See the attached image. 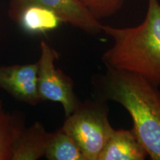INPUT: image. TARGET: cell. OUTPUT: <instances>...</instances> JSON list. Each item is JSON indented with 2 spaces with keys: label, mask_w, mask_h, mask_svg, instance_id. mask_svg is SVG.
<instances>
[{
  "label": "cell",
  "mask_w": 160,
  "mask_h": 160,
  "mask_svg": "<svg viewBox=\"0 0 160 160\" xmlns=\"http://www.w3.org/2000/svg\"><path fill=\"white\" fill-rule=\"evenodd\" d=\"M25 128L22 117L6 111L0 100V160H11L13 143Z\"/></svg>",
  "instance_id": "cell-10"
},
{
  "label": "cell",
  "mask_w": 160,
  "mask_h": 160,
  "mask_svg": "<svg viewBox=\"0 0 160 160\" xmlns=\"http://www.w3.org/2000/svg\"><path fill=\"white\" fill-rule=\"evenodd\" d=\"M59 53L45 41L40 42L38 62V91L41 101L62 105L65 117L77 108L80 102L75 94L73 83L68 76L55 65Z\"/></svg>",
  "instance_id": "cell-4"
},
{
  "label": "cell",
  "mask_w": 160,
  "mask_h": 160,
  "mask_svg": "<svg viewBox=\"0 0 160 160\" xmlns=\"http://www.w3.org/2000/svg\"><path fill=\"white\" fill-rule=\"evenodd\" d=\"M147 157L133 130L113 128L98 160H144Z\"/></svg>",
  "instance_id": "cell-8"
},
{
  "label": "cell",
  "mask_w": 160,
  "mask_h": 160,
  "mask_svg": "<svg viewBox=\"0 0 160 160\" xmlns=\"http://www.w3.org/2000/svg\"><path fill=\"white\" fill-rule=\"evenodd\" d=\"M62 128L78 145L85 160H98L113 130L102 99L79 102Z\"/></svg>",
  "instance_id": "cell-3"
},
{
  "label": "cell",
  "mask_w": 160,
  "mask_h": 160,
  "mask_svg": "<svg viewBox=\"0 0 160 160\" xmlns=\"http://www.w3.org/2000/svg\"><path fill=\"white\" fill-rule=\"evenodd\" d=\"M101 98L122 105L133 130L152 160H160V91L145 78L107 68L96 84Z\"/></svg>",
  "instance_id": "cell-1"
},
{
  "label": "cell",
  "mask_w": 160,
  "mask_h": 160,
  "mask_svg": "<svg viewBox=\"0 0 160 160\" xmlns=\"http://www.w3.org/2000/svg\"><path fill=\"white\" fill-rule=\"evenodd\" d=\"M0 88L17 101L37 105L41 101L38 91V62L0 65Z\"/></svg>",
  "instance_id": "cell-5"
},
{
  "label": "cell",
  "mask_w": 160,
  "mask_h": 160,
  "mask_svg": "<svg viewBox=\"0 0 160 160\" xmlns=\"http://www.w3.org/2000/svg\"><path fill=\"white\" fill-rule=\"evenodd\" d=\"M8 14L20 28L31 35L53 31L63 23L53 11L31 2L10 0Z\"/></svg>",
  "instance_id": "cell-6"
},
{
  "label": "cell",
  "mask_w": 160,
  "mask_h": 160,
  "mask_svg": "<svg viewBox=\"0 0 160 160\" xmlns=\"http://www.w3.org/2000/svg\"><path fill=\"white\" fill-rule=\"evenodd\" d=\"M97 19L114 15L119 11L123 0H77Z\"/></svg>",
  "instance_id": "cell-12"
},
{
  "label": "cell",
  "mask_w": 160,
  "mask_h": 160,
  "mask_svg": "<svg viewBox=\"0 0 160 160\" xmlns=\"http://www.w3.org/2000/svg\"><path fill=\"white\" fill-rule=\"evenodd\" d=\"M45 157L48 160H85L79 148L62 128L52 133Z\"/></svg>",
  "instance_id": "cell-11"
},
{
  "label": "cell",
  "mask_w": 160,
  "mask_h": 160,
  "mask_svg": "<svg viewBox=\"0 0 160 160\" xmlns=\"http://www.w3.org/2000/svg\"><path fill=\"white\" fill-rule=\"evenodd\" d=\"M52 133L39 122L25 128L13 143L11 160H37L45 157Z\"/></svg>",
  "instance_id": "cell-9"
},
{
  "label": "cell",
  "mask_w": 160,
  "mask_h": 160,
  "mask_svg": "<svg viewBox=\"0 0 160 160\" xmlns=\"http://www.w3.org/2000/svg\"><path fill=\"white\" fill-rule=\"evenodd\" d=\"M143 22L131 28L102 25L113 45L102 55L106 67L141 76L160 86V4L148 0Z\"/></svg>",
  "instance_id": "cell-2"
},
{
  "label": "cell",
  "mask_w": 160,
  "mask_h": 160,
  "mask_svg": "<svg viewBox=\"0 0 160 160\" xmlns=\"http://www.w3.org/2000/svg\"><path fill=\"white\" fill-rule=\"evenodd\" d=\"M41 5L57 13L63 22L68 23L86 33L102 32V24L77 0H20Z\"/></svg>",
  "instance_id": "cell-7"
}]
</instances>
